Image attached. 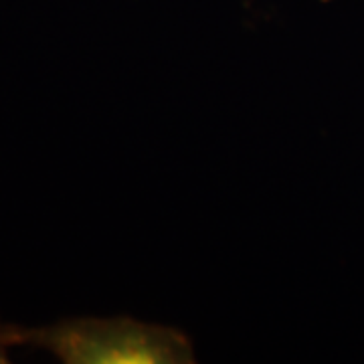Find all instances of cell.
Wrapping results in <instances>:
<instances>
[{"label":"cell","instance_id":"2","mask_svg":"<svg viewBox=\"0 0 364 364\" xmlns=\"http://www.w3.org/2000/svg\"><path fill=\"white\" fill-rule=\"evenodd\" d=\"M13 346L11 342V326L0 324V363H6V352Z\"/></svg>","mask_w":364,"mask_h":364},{"label":"cell","instance_id":"1","mask_svg":"<svg viewBox=\"0 0 364 364\" xmlns=\"http://www.w3.org/2000/svg\"><path fill=\"white\" fill-rule=\"evenodd\" d=\"M13 346H35L65 364H191V338L128 316L71 318L43 328L11 326Z\"/></svg>","mask_w":364,"mask_h":364},{"label":"cell","instance_id":"3","mask_svg":"<svg viewBox=\"0 0 364 364\" xmlns=\"http://www.w3.org/2000/svg\"><path fill=\"white\" fill-rule=\"evenodd\" d=\"M322 2H330V0H322Z\"/></svg>","mask_w":364,"mask_h":364}]
</instances>
